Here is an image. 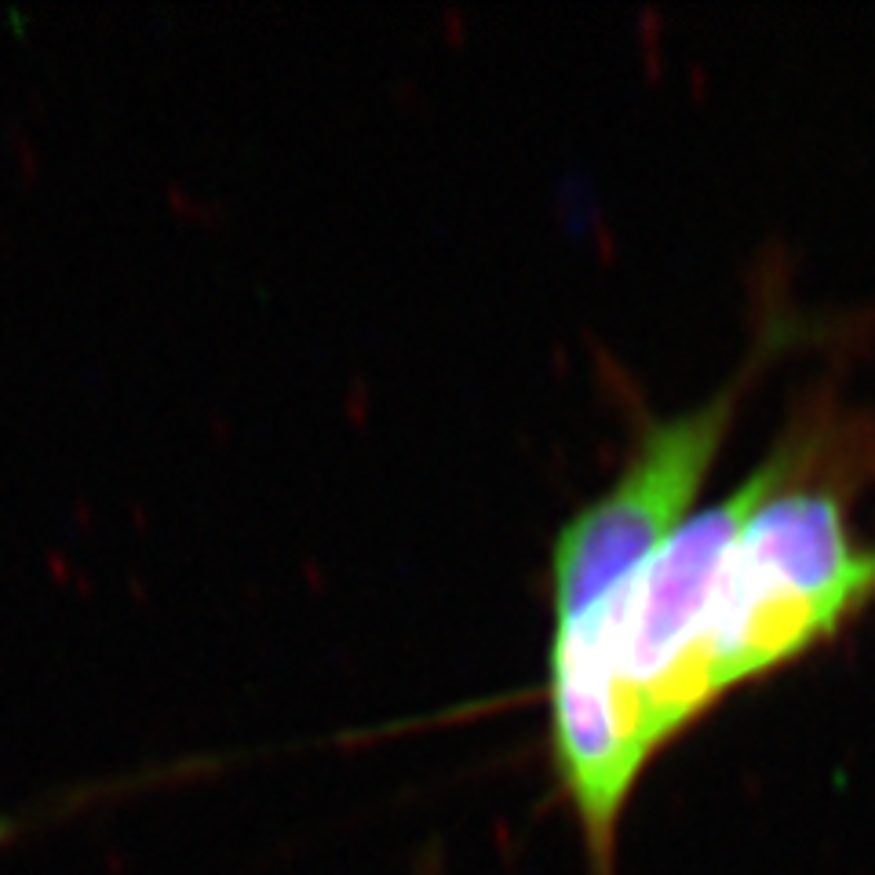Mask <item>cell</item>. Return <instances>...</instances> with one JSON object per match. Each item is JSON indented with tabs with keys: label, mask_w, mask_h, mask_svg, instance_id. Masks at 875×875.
I'll return each instance as SVG.
<instances>
[{
	"label": "cell",
	"mask_w": 875,
	"mask_h": 875,
	"mask_svg": "<svg viewBox=\"0 0 875 875\" xmlns=\"http://www.w3.org/2000/svg\"><path fill=\"white\" fill-rule=\"evenodd\" d=\"M872 474L875 423L817 398L733 493L551 624L547 766L587 875H617L620 828L660 755L875 606V544L850 518Z\"/></svg>",
	"instance_id": "obj_1"
},
{
	"label": "cell",
	"mask_w": 875,
	"mask_h": 875,
	"mask_svg": "<svg viewBox=\"0 0 875 875\" xmlns=\"http://www.w3.org/2000/svg\"><path fill=\"white\" fill-rule=\"evenodd\" d=\"M759 365L755 354L730 383L690 409L646 416L613 482L558 525L547 562L551 624L606 595L697 511Z\"/></svg>",
	"instance_id": "obj_2"
}]
</instances>
